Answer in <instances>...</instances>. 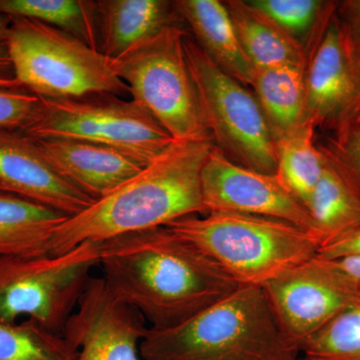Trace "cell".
<instances>
[{
    "mask_svg": "<svg viewBox=\"0 0 360 360\" xmlns=\"http://www.w3.org/2000/svg\"><path fill=\"white\" fill-rule=\"evenodd\" d=\"M99 245L101 277L149 328L179 326L240 288L202 251L165 226Z\"/></svg>",
    "mask_w": 360,
    "mask_h": 360,
    "instance_id": "1",
    "label": "cell"
},
{
    "mask_svg": "<svg viewBox=\"0 0 360 360\" xmlns=\"http://www.w3.org/2000/svg\"><path fill=\"white\" fill-rule=\"evenodd\" d=\"M214 146L213 141H174L141 172L59 225L45 255H63L87 241L103 243L206 214L201 172Z\"/></svg>",
    "mask_w": 360,
    "mask_h": 360,
    "instance_id": "2",
    "label": "cell"
},
{
    "mask_svg": "<svg viewBox=\"0 0 360 360\" xmlns=\"http://www.w3.org/2000/svg\"><path fill=\"white\" fill-rule=\"evenodd\" d=\"M142 360H290L300 356L259 286L238 290L174 328H149Z\"/></svg>",
    "mask_w": 360,
    "mask_h": 360,
    "instance_id": "3",
    "label": "cell"
},
{
    "mask_svg": "<svg viewBox=\"0 0 360 360\" xmlns=\"http://www.w3.org/2000/svg\"><path fill=\"white\" fill-rule=\"evenodd\" d=\"M168 229L202 251L240 286H259L311 259L319 245L309 231L269 217L232 212L191 215Z\"/></svg>",
    "mask_w": 360,
    "mask_h": 360,
    "instance_id": "4",
    "label": "cell"
},
{
    "mask_svg": "<svg viewBox=\"0 0 360 360\" xmlns=\"http://www.w3.org/2000/svg\"><path fill=\"white\" fill-rule=\"evenodd\" d=\"M7 42L16 85L40 98L129 94L110 58L53 26L11 18Z\"/></svg>",
    "mask_w": 360,
    "mask_h": 360,
    "instance_id": "5",
    "label": "cell"
},
{
    "mask_svg": "<svg viewBox=\"0 0 360 360\" xmlns=\"http://www.w3.org/2000/svg\"><path fill=\"white\" fill-rule=\"evenodd\" d=\"M184 25L163 28L122 58L112 60L132 99L175 141H213L187 65Z\"/></svg>",
    "mask_w": 360,
    "mask_h": 360,
    "instance_id": "6",
    "label": "cell"
},
{
    "mask_svg": "<svg viewBox=\"0 0 360 360\" xmlns=\"http://www.w3.org/2000/svg\"><path fill=\"white\" fill-rule=\"evenodd\" d=\"M99 250L87 241L63 255L0 257V322L30 319L63 335L99 265Z\"/></svg>",
    "mask_w": 360,
    "mask_h": 360,
    "instance_id": "7",
    "label": "cell"
},
{
    "mask_svg": "<svg viewBox=\"0 0 360 360\" xmlns=\"http://www.w3.org/2000/svg\"><path fill=\"white\" fill-rule=\"evenodd\" d=\"M184 51L215 146L236 165L276 174V144L257 97L215 65L189 32Z\"/></svg>",
    "mask_w": 360,
    "mask_h": 360,
    "instance_id": "8",
    "label": "cell"
},
{
    "mask_svg": "<svg viewBox=\"0 0 360 360\" xmlns=\"http://www.w3.org/2000/svg\"><path fill=\"white\" fill-rule=\"evenodd\" d=\"M41 110L25 134L32 139H71L108 146L143 167L174 139L143 106L113 94L70 99L41 98Z\"/></svg>",
    "mask_w": 360,
    "mask_h": 360,
    "instance_id": "9",
    "label": "cell"
},
{
    "mask_svg": "<svg viewBox=\"0 0 360 360\" xmlns=\"http://www.w3.org/2000/svg\"><path fill=\"white\" fill-rule=\"evenodd\" d=\"M331 2L305 46V122L314 129L354 122L360 103V58Z\"/></svg>",
    "mask_w": 360,
    "mask_h": 360,
    "instance_id": "10",
    "label": "cell"
},
{
    "mask_svg": "<svg viewBox=\"0 0 360 360\" xmlns=\"http://www.w3.org/2000/svg\"><path fill=\"white\" fill-rule=\"evenodd\" d=\"M262 288L277 326L298 354L317 331L359 302L328 260L316 255Z\"/></svg>",
    "mask_w": 360,
    "mask_h": 360,
    "instance_id": "11",
    "label": "cell"
},
{
    "mask_svg": "<svg viewBox=\"0 0 360 360\" xmlns=\"http://www.w3.org/2000/svg\"><path fill=\"white\" fill-rule=\"evenodd\" d=\"M201 193L208 212H232L283 220L311 233L309 210L276 174L232 162L217 146L201 172Z\"/></svg>",
    "mask_w": 360,
    "mask_h": 360,
    "instance_id": "12",
    "label": "cell"
},
{
    "mask_svg": "<svg viewBox=\"0 0 360 360\" xmlns=\"http://www.w3.org/2000/svg\"><path fill=\"white\" fill-rule=\"evenodd\" d=\"M148 329L141 314L118 300L101 276L89 279L63 335L77 360H142Z\"/></svg>",
    "mask_w": 360,
    "mask_h": 360,
    "instance_id": "13",
    "label": "cell"
},
{
    "mask_svg": "<svg viewBox=\"0 0 360 360\" xmlns=\"http://www.w3.org/2000/svg\"><path fill=\"white\" fill-rule=\"evenodd\" d=\"M0 191L49 206L68 217L94 202L59 174L34 139L20 130H0Z\"/></svg>",
    "mask_w": 360,
    "mask_h": 360,
    "instance_id": "14",
    "label": "cell"
},
{
    "mask_svg": "<svg viewBox=\"0 0 360 360\" xmlns=\"http://www.w3.org/2000/svg\"><path fill=\"white\" fill-rule=\"evenodd\" d=\"M33 139L52 167L94 201L108 195L146 167L103 144L71 139Z\"/></svg>",
    "mask_w": 360,
    "mask_h": 360,
    "instance_id": "15",
    "label": "cell"
},
{
    "mask_svg": "<svg viewBox=\"0 0 360 360\" xmlns=\"http://www.w3.org/2000/svg\"><path fill=\"white\" fill-rule=\"evenodd\" d=\"M97 49L111 60L129 53L163 28L184 25L174 1L97 0Z\"/></svg>",
    "mask_w": 360,
    "mask_h": 360,
    "instance_id": "16",
    "label": "cell"
},
{
    "mask_svg": "<svg viewBox=\"0 0 360 360\" xmlns=\"http://www.w3.org/2000/svg\"><path fill=\"white\" fill-rule=\"evenodd\" d=\"M175 11L213 63L240 84H252L255 68L241 49L229 11L219 0H177Z\"/></svg>",
    "mask_w": 360,
    "mask_h": 360,
    "instance_id": "17",
    "label": "cell"
},
{
    "mask_svg": "<svg viewBox=\"0 0 360 360\" xmlns=\"http://www.w3.org/2000/svg\"><path fill=\"white\" fill-rule=\"evenodd\" d=\"M323 153V172L307 206L319 248L360 226L359 187L330 151Z\"/></svg>",
    "mask_w": 360,
    "mask_h": 360,
    "instance_id": "18",
    "label": "cell"
},
{
    "mask_svg": "<svg viewBox=\"0 0 360 360\" xmlns=\"http://www.w3.org/2000/svg\"><path fill=\"white\" fill-rule=\"evenodd\" d=\"M236 37L255 70L307 65L302 44L245 0L224 1Z\"/></svg>",
    "mask_w": 360,
    "mask_h": 360,
    "instance_id": "19",
    "label": "cell"
},
{
    "mask_svg": "<svg viewBox=\"0 0 360 360\" xmlns=\"http://www.w3.org/2000/svg\"><path fill=\"white\" fill-rule=\"evenodd\" d=\"M68 215L0 191V257H39Z\"/></svg>",
    "mask_w": 360,
    "mask_h": 360,
    "instance_id": "20",
    "label": "cell"
},
{
    "mask_svg": "<svg viewBox=\"0 0 360 360\" xmlns=\"http://www.w3.org/2000/svg\"><path fill=\"white\" fill-rule=\"evenodd\" d=\"M251 87L276 144L307 123L305 65L255 70Z\"/></svg>",
    "mask_w": 360,
    "mask_h": 360,
    "instance_id": "21",
    "label": "cell"
},
{
    "mask_svg": "<svg viewBox=\"0 0 360 360\" xmlns=\"http://www.w3.org/2000/svg\"><path fill=\"white\" fill-rule=\"evenodd\" d=\"M314 130L305 123L276 142V176L305 207L326 165L323 150L315 146Z\"/></svg>",
    "mask_w": 360,
    "mask_h": 360,
    "instance_id": "22",
    "label": "cell"
},
{
    "mask_svg": "<svg viewBox=\"0 0 360 360\" xmlns=\"http://www.w3.org/2000/svg\"><path fill=\"white\" fill-rule=\"evenodd\" d=\"M0 15L39 21L70 33L97 49L96 1L0 0Z\"/></svg>",
    "mask_w": 360,
    "mask_h": 360,
    "instance_id": "23",
    "label": "cell"
},
{
    "mask_svg": "<svg viewBox=\"0 0 360 360\" xmlns=\"http://www.w3.org/2000/svg\"><path fill=\"white\" fill-rule=\"evenodd\" d=\"M77 352L63 335L25 319L0 322V360H77Z\"/></svg>",
    "mask_w": 360,
    "mask_h": 360,
    "instance_id": "24",
    "label": "cell"
},
{
    "mask_svg": "<svg viewBox=\"0 0 360 360\" xmlns=\"http://www.w3.org/2000/svg\"><path fill=\"white\" fill-rule=\"evenodd\" d=\"M304 360H360V300L312 335L300 349Z\"/></svg>",
    "mask_w": 360,
    "mask_h": 360,
    "instance_id": "25",
    "label": "cell"
},
{
    "mask_svg": "<svg viewBox=\"0 0 360 360\" xmlns=\"http://www.w3.org/2000/svg\"><path fill=\"white\" fill-rule=\"evenodd\" d=\"M283 32L307 46L331 2L319 0H248Z\"/></svg>",
    "mask_w": 360,
    "mask_h": 360,
    "instance_id": "26",
    "label": "cell"
},
{
    "mask_svg": "<svg viewBox=\"0 0 360 360\" xmlns=\"http://www.w3.org/2000/svg\"><path fill=\"white\" fill-rule=\"evenodd\" d=\"M41 98L22 89L0 87V130L25 131L41 110Z\"/></svg>",
    "mask_w": 360,
    "mask_h": 360,
    "instance_id": "27",
    "label": "cell"
},
{
    "mask_svg": "<svg viewBox=\"0 0 360 360\" xmlns=\"http://www.w3.org/2000/svg\"><path fill=\"white\" fill-rule=\"evenodd\" d=\"M352 123L354 127L348 125L340 132L336 153H330L360 189V122Z\"/></svg>",
    "mask_w": 360,
    "mask_h": 360,
    "instance_id": "28",
    "label": "cell"
},
{
    "mask_svg": "<svg viewBox=\"0 0 360 360\" xmlns=\"http://www.w3.org/2000/svg\"><path fill=\"white\" fill-rule=\"evenodd\" d=\"M335 14L360 58V0L338 2Z\"/></svg>",
    "mask_w": 360,
    "mask_h": 360,
    "instance_id": "29",
    "label": "cell"
},
{
    "mask_svg": "<svg viewBox=\"0 0 360 360\" xmlns=\"http://www.w3.org/2000/svg\"><path fill=\"white\" fill-rule=\"evenodd\" d=\"M316 257L322 259L360 257V226L328 245L321 246L317 251Z\"/></svg>",
    "mask_w": 360,
    "mask_h": 360,
    "instance_id": "30",
    "label": "cell"
},
{
    "mask_svg": "<svg viewBox=\"0 0 360 360\" xmlns=\"http://www.w3.org/2000/svg\"><path fill=\"white\" fill-rule=\"evenodd\" d=\"M11 18L0 15V87L20 89L16 85L15 77L11 54H9L7 33L11 25Z\"/></svg>",
    "mask_w": 360,
    "mask_h": 360,
    "instance_id": "31",
    "label": "cell"
},
{
    "mask_svg": "<svg viewBox=\"0 0 360 360\" xmlns=\"http://www.w3.org/2000/svg\"><path fill=\"white\" fill-rule=\"evenodd\" d=\"M321 258V257H319ZM328 260L352 293L360 300V257H347Z\"/></svg>",
    "mask_w": 360,
    "mask_h": 360,
    "instance_id": "32",
    "label": "cell"
},
{
    "mask_svg": "<svg viewBox=\"0 0 360 360\" xmlns=\"http://www.w3.org/2000/svg\"><path fill=\"white\" fill-rule=\"evenodd\" d=\"M354 122H360V103H359V111H357V115H356V117H355Z\"/></svg>",
    "mask_w": 360,
    "mask_h": 360,
    "instance_id": "33",
    "label": "cell"
},
{
    "mask_svg": "<svg viewBox=\"0 0 360 360\" xmlns=\"http://www.w3.org/2000/svg\"><path fill=\"white\" fill-rule=\"evenodd\" d=\"M290 360H304V359H303L302 356H296V357H295V359H291Z\"/></svg>",
    "mask_w": 360,
    "mask_h": 360,
    "instance_id": "34",
    "label": "cell"
}]
</instances>
